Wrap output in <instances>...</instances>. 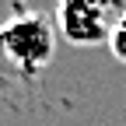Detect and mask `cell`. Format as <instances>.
<instances>
[{
    "label": "cell",
    "instance_id": "2",
    "mask_svg": "<svg viewBox=\"0 0 126 126\" xmlns=\"http://www.w3.org/2000/svg\"><path fill=\"white\" fill-rule=\"evenodd\" d=\"M126 11V0H56V32L77 49L109 46V35Z\"/></svg>",
    "mask_w": 126,
    "mask_h": 126
},
{
    "label": "cell",
    "instance_id": "3",
    "mask_svg": "<svg viewBox=\"0 0 126 126\" xmlns=\"http://www.w3.org/2000/svg\"><path fill=\"white\" fill-rule=\"evenodd\" d=\"M109 53H112L119 63H126V11L119 14V21L112 28V35H109Z\"/></svg>",
    "mask_w": 126,
    "mask_h": 126
},
{
    "label": "cell",
    "instance_id": "1",
    "mask_svg": "<svg viewBox=\"0 0 126 126\" xmlns=\"http://www.w3.org/2000/svg\"><path fill=\"white\" fill-rule=\"evenodd\" d=\"M56 21L42 11L14 7L0 21V81L32 84L56 56Z\"/></svg>",
    "mask_w": 126,
    "mask_h": 126
}]
</instances>
